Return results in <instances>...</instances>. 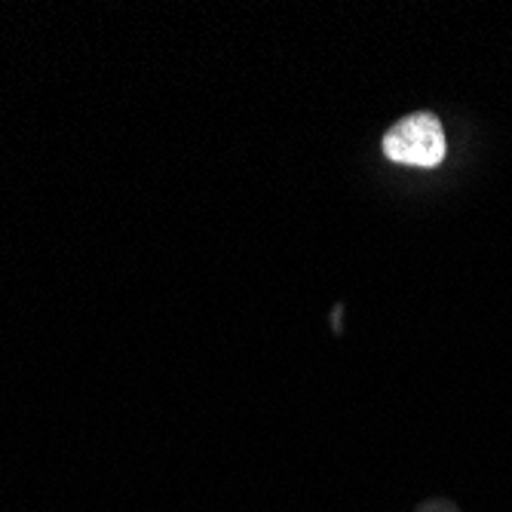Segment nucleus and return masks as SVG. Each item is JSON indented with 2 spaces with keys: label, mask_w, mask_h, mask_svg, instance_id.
Returning <instances> with one entry per match:
<instances>
[{
  "label": "nucleus",
  "mask_w": 512,
  "mask_h": 512,
  "mask_svg": "<svg viewBox=\"0 0 512 512\" xmlns=\"http://www.w3.org/2000/svg\"><path fill=\"white\" fill-rule=\"evenodd\" d=\"M384 154L393 163H405V166H424V169L439 166L445 157L442 123L427 111L408 114L384 135Z\"/></svg>",
  "instance_id": "f257e3e1"
}]
</instances>
